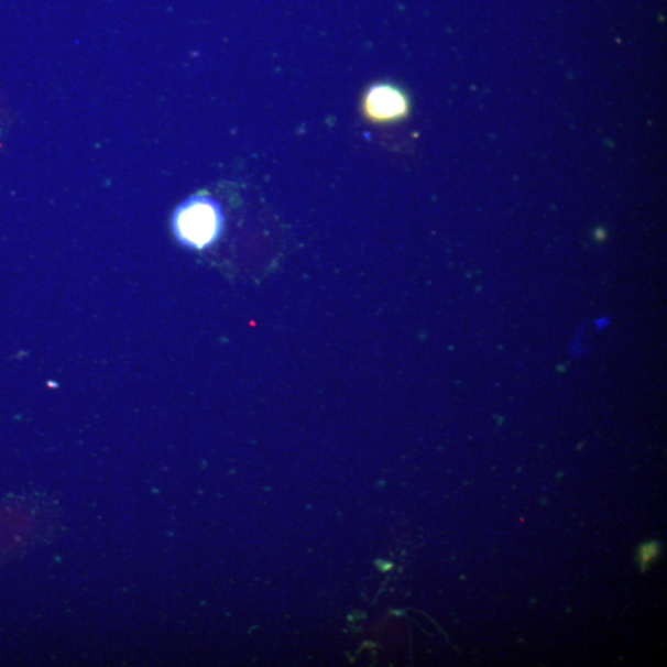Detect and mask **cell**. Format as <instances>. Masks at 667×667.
<instances>
[{"label":"cell","instance_id":"3","mask_svg":"<svg viewBox=\"0 0 667 667\" xmlns=\"http://www.w3.org/2000/svg\"><path fill=\"white\" fill-rule=\"evenodd\" d=\"M658 553L655 545H648V547H644L642 549V564L649 562L654 556Z\"/></svg>","mask_w":667,"mask_h":667},{"label":"cell","instance_id":"1","mask_svg":"<svg viewBox=\"0 0 667 667\" xmlns=\"http://www.w3.org/2000/svg\"><path fill=\"white\" fill-rule=\"evenodd\" d=\"M225 227V215L215 198L192 196L172 216V230L182 245L205 250L216 244Z\"/></svg>","mask_w":667,"mask_h":667},{"label":"cell","instance_id":"2","mask_svg":"<svg viewBox=\"0 0 667 667\" xmlns=\"http://www.w3.org/2000/svg\"><path fill=\"white\" fill-rule=\"evenodd\" d=\"M406 95L392 85L372 86L363 99L365 114L375 123H391L408 114Z\"/></svg>","mask_w":667,"mask_h":667}]
</instances>
